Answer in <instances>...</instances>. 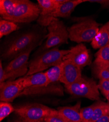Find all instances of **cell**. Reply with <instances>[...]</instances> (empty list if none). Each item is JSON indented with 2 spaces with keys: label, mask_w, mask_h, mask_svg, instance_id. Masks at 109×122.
I'll return each mask as SVG.
<instances>
[{
  "label": "cell",
  "mask_w": 109,
  "mask_h": 122,
  "mask_svg": "<svg viewBox=\"0 0 109 122\" xmlns=\"http://www.w3.org/2000/svg\"><path fill=\"white\" fill-rule=\"evenodd\" d=\"M48 34L44 48L49 49L56 46L67 44L69 35L64 23L54 18L47 26Z\"/></svg>",
  "instance_id": "cell-7"
},
{
  "label": "cell",
  "mask_w": 109,
  "mask_h": 122,
  "mask_svg": "<svg viewBox=\"0 0 109 122\" xmlns=\"http://www.w3.org/2000/svg\"><path fill=\"white\" fill-rule=\"evenodd\" d=\"M95 122H109V116H104L100 118Z\"/></svg>",
  "instance_id": "cell-29"
},
{
  "label": "cell",
  "mask_w": 109,
  "mask_h": 122,
  "mask_svg": "<svg viewBox=\"0 0 109 122\" xmlns=\"http://www.w3.org/2000/svg\"><path fill=\"white\" fill-rule=\"evenodd\" d=\"M41 36L35 32H29L19 36L10 43L5 49L2 58L14 59L34 44H38Z\"/></svg>",
  "instance_id": "cell-4"
},
{
  "label": "cell",
  "mask_w": 109,
  "mask_h": 122,
  "mask_svg": "<svg viewBox=\"0 0 109 122\" xmlns=\"http://www.w3.org/2000/svg\"><path fill=\"white\" fill-rule=\"evenodd\" d=\"M107 116H109V103L99 100L97 101L91 122H95L99 118Z\"/></svg>",
  "instance_id": "cell-21"
},
{
  "label": "cell",
  "mask_w": 109,
  "mask_h": 122,
  "mask_svg": "<svg viewBox=\"0 0 109 122\" xmlns=\"http://www.w3.org/2000/svg\"><path fill=\"white\" fill-rule=\"evenodd\" d=\"M95 60L109 62V43L99 49L95 54Z\"/></svg>",
  "instance_id": "cell-25"
},
{
  "label": "cell",
  "mask_w": 109,
  "mask_h": 122,
  "mask_svg": "<svg viewBox=\"0 0 109 122\" xmlns=\"http://www.w3.org/2000/svg\"><path fill=\"white\" fill-rule=\"evenodd\" d=\"M40 9L38 5L28 0H18L14 14L13 22L29 23L38 19Z\"/></svg>",
  "instance_id": "cell-8"
},
{
  "label": "cell",
  "mask_w": 109,
  "mask_h": 122,
  "mask_svg": "<svg viewBox=\"0 0 109 122\" xmlns=\"http://www.w3.org/2000/svg\"><path fill=\"white\" fill-rule=\"evenodd\" d=\"M65 86L67 92L72 95L91 100H99L100 93L98 85L92 79L82 76L75 82Z\"/></svg>",
  "instance_id": "cell-5"
},
{
  "label": "cell",
  "mask_w": 109,
  "mask_h": 122,
  "mask_svg": "<svg viewBox=\"0 0 109 122\" xmlns=\"http://www.w3.org/2000/svg\"><path fill=\"white\" fill-rule=\"evenodd\" d=\"M93 71L94 75L100 80L109 79V62L95 60L93 64Z\"/></svg>",
  "instance_id": "cell-19"
},
{
  "label": "cell",
  "mask_w": 109,
  "mask_h": 122,
  "mask_svg": "<svg viewBox=\"0 0 109 122\" xmlns=\"http://www.w3.org/2000/svg\"><path fill=\"white\" fill-rule=\"evenodd\" d=\"M69 50H60L55 47L46 51L29 63L28 71L26 76L42 72L49 67L61 64Z\"/></svg>",
  "instance_id": "cell-2"
},
{
  "label": "cell",
  "mask_w": 109,
  "mask_h": 122,
  "mask_svg": "<svg viewBox=\"0 0 109 122\" xmlns=\"http://www.w3.org/2000/svg\"><path fill=\"white\" fill-rule=\"evenodd\" d=\"M24 89L19 79L0 83V100L1 102H12L15 98L20 96Z\"/></svg>",
  "instance_id": "cell-10"
},
{
  "label": "cell",
  "mask_w": 109,
  "mask_h": 122,
  "mask_svg": "<svg viewBox=\"0 0 109 122\" xmlns=\"http://www.w3.org/2000/svg\"><path fill=\"white\" fill-rule=\"evenodd\" d=\"M87 2L90 3H96L101 5L103 8H109V0H88Z\"/></svg>",
  "instance_id": "cell-28"
},
{
  "label": "cell",
  "mask_w": 109,
  "mask_h": 122,
  "mask_svg": "<svg viewBox=\"0 0 109 122\" xmlns=\"http://www.w3.org/2000/svg\"><path fill=\"white\" fill-rule=\"evenodd\" d=\"M81 102L79 101L74 106L59 107L58 111L67 122H81Z\"/></svg>",
  "instance_id": "cell-16"
},
{
  "label": "cell",
  "mask_w": 109,
  "mask_h": 122,
  "mask_svg": "<svg viewBox=\"0 0 109 122\" xmlns=\"http://www.w3.org/2000/svg\"><path fill=\"white\" fill-rule=\"evenodd\" d=\"M19 29L18 26L14 22L5 20L0 21V38L7 35Z\"/></svg>",
  "instance_id": "cell-22"
},
{
  "label": "cell",
  "mask_w": 109,
  "mask_h": 122,
  "mask_svg": "<svg viewBox=\"0 0 109 122\" xmlns=\"http://www.w3.org/2000/svg\"><path fill=\"white\" fill-rule=\"evenodd\" d=\"M100 25L92 18H83L67 29L69 39L78 44L92 42L99 28Z\"/></svg>",
  "instance_id": "cell-3"
},
{
  "label": "cell",
  "mask_w": 109,
  "mask_h": 122,
  "mask_svg": "<svg viewBox=\"0 0 109 122\" xmlns=\"http://www.w3.org/2000/svg\"><path fill=\"white\" fill-rule=\"evenodd\" d=\"M84 2L85 0H67L65 3L59 5L52 14V18H57L69 17L74 11L75 7Z\"/></svg>",
  "instance_id": "cell-14"
},
{
  "label": "cell",
  "mask_w": 109,
  "mask_h": 122,
  "mask_svg": "<svg viewBox=\"0 0 109 122\" xmlns=\"http://www.w3.org/2000/svg\"><path fill=\"white\" fill-rule=\"evenodd\" d=\"M45 122H67L58 110L54 109L52 112L47 116Z\"/></svg>",
  "instance_id": "cell-26"
},
{
  "label": "cell",
  "mask_w": 109,
  "mask_h": 122,
  "mask_svg": "<svg viewBox=\"0 0 109 122\" xmlns=\"http://www.w3.org/2000/svg\"><path fill=\"white\" fill-rule=\"evenodd\" d=\"M109 43V21L103 25L92 42L91 45L94 49L101 48Z\"/></svg>",
  "instance_id": "cell-18"
},
{
  "label": "cell",
  "mask_w": 109,
  "mask_h": 122,
  "mask_svg": "<svg viewBox=\"0 0 109 122\" xmlns=\"http://www.w3.org/2000/svg\"><path fill=\"white\" fill-rule=\"evenodd\" d=\"M23 122H26V121H23Z\"/></svg>",
  "instance_id": "cell-31"
},
{
  "label": "cell",
  "mask_w": 109,
  "mask_h": 122,
  "mask_svg": "<svg viewBox=\"0 0 109 122\" xmlns=\"http://www.w3.org/2000/svg\"><path fill=\"white\" fill-rule=\"evenodd\" d=\"M81 68L69 60L62 63V74L60 82L65 86L71 85L82 77Z\"/></svg>",
  "instance_id": "cell-11"
},
{
  "label": "cell",
  "mask_w": 109,
  "mask_h": 122,
  "mask_svg": "<svg viewBox=\"0 0 109 122\" xmlns=\"http://www.w3.org/2000/svg\"><path fill=\"white\" fill-rule=\"evenodd\" d=\"M96 104L97 101L90 106L80 109L81 122H91Z\"/></svg>",
  "instance_id": "cell-23"
},
{
  "label": "cell",
  "mask_w": 109,
  "mask_h": 122,
  "mask_svg": "<svg viewBox=\"0 0 109 122\" xmlns=\"http://www.w3.org/2000/svg\"><path fill=\"white\" fill-rule=\"evenodd\" d=\"M18 0H1L0 14L4 20L13 22L14 14Z\"/></svg>",
  "instance_id": "cell-17"
},
{
  "label": "cell",
  "mask_w": 109,
  "mask_h": 122,
  "mask_svg": "<svg viewBox=\"0 0 109 122\" xmlns=\"http://www.w3.org/2000/svg\"><path fill=\"white\" fill-rule=\"evenodd\" d=\"M64 60L70 61L81 68L90 65L92 63L89 50L82 43L72 47L68 53L64 57L63 61Z\"/></svg>",
  "instance_id": "cell-9"
},
{
  "label": "cell",
  "mask_w": 109,
  "mask_h": 122,
  "mask_svg": "<svg viewBox=\"0 0 109 122\" xmlns=\"http://www.w3.org/2000/svg\"><path fill=\"white\" fill-rule=\"evenodd\" d=\"M53 110L45 105L34 103L19 106L15 108L14 112L23 121L43 122Z\"/></svg>",
  "instance_id": "cell-6"
},
{
  "label": "cell",
  "mask_w": 109,
  "mask_h": 122,
  "mask_svg": "<svg viewBox=\"0 0 109 122\" xmlns=\"http://www.w3.org/2000/svg\"><path fill=\"white\" fill-rule=\"evenodd\" d=\"M38 44H34L25 51L14 58L7 66L3 68L2 61L0 62V83L5 82L7 80H13L15 78L26 75L28 69V60L33 49Z\"/></svg>",
  "instance_id": "cell-1"
},
{
  "label": "cell",
  "mask_w": 109,
  "mask_h": 122,
  "mask_svg": "<svg viewBox=\"0 0 109 122\" xmlns=\"http://www.w3.org/2000/svg\"><path fill=\"white\" fill-rule=\"evenodd\" d=\"M15 108L11 104L5 102L0 103V121L2 122L10 114L15 111Z\"/></svg>",
  "instance_id": "cell-24"
},
{
  "label": "cell",
  "mask_w": 109,
  "mask_h": 122,
  "mask_svg": "<svg viewBox=\"0 0 109 122\" xmlns=\"http://www.w3.org/2000/svg\"><path fill=\"white\" fill-rule=\"evenodd\" d=\"M47 78V86L60 81L62 74V63L53 66L45 72Z\"/></svg>",
  "instance_id": "cell-20"
},
{
  "label": "cell",
  "mask_w": 109,
  "mask_h": 122,
  "mask_svg": "<svg viewBox=\"0 0 109 122\" xmlns=\"http://www.w3.org/2000/svg\"><path fill=\"white\" fill-rule=\"evenodd\" d=\"M106 98L107 99V101H108V103H109V93H108V95H107V96H106Z\"/></svg>",
  "instance_id": "cell-30"
},
{
  "label": "cell",
  "mask_w": 109,
  "mask_h": 122,
  "mask_svg": "<svg viewBox=\"0 0 109 122\" xmlns=\"http://www.w3.org/2000/svg\"><path fill=\"white\" fill-rule=\"evenodd\" d=\"M98 85V89L101 91L102 94L105 97L109 93V81L108 80H100Z\"/></svg>",
  "instance_id": "cell-27"
},
{
  "label": "cell",
  "mask_w": 109,
  "mask_h": 122,
  "mask_svg": "<svg viewBox=\"0 0 109 122\" xmlns=\"http://www.w3.org/2000/svg\"><path fill=\"white\" fill-rule=\"evenodd\" d=\"M40 9V14L37 19L38 23L42 26H47L52 20V14L56 9L58 5L55 0H38Z\"/></svg>",
  "instance_id": "cell-13"
},
{
  "label": "cell",
  "mask_w": 109,
  "mask_h": 122,
  "mask_svg": "<svg viewBox=\"0 0 109 122\" xmlns=\"http://www.w3.org/2000/svg\"><path fill=\"white\" fill-rule=\"evenodd\" d=\"M52 94L59 96L64 95L63 87L59 84L53 83L47 86H35L24 89L20 96H33Z\"/></svg>",
  "instance_id": "cell-12"
},
{
  "label": "cell",
  "mask_w": 109,
  "mask_h": 122,
  "mask_svg": "<svg viewBox=\"0 0 109 122\" xmlns=\"http://www.w3.org/2000/svg\"><path fill=\"white\" fill-rule=\"evenodd\" d=\"M108 80H109V79H108Z\"/></svg>",
  "instance_id": "cell-32"
},
{
  "label": "cell",
  "mask_w": 109,
  "mask_h": 122,
  "mask_svg": "<svg viewBox=\"0 0 109 122\" xmlns=\"http://www.w3.org/2000/svg\"><path fill=\"white\" fill-rule=\"evenodd\" d=\"M18 79L24 89L35 86H47V78L45 72H38Z\"/></svg>",
  "instance_id": "cell-15"
}]
</instances>
